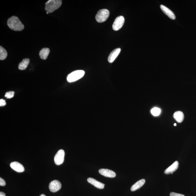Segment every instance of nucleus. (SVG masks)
<instances>
[{"label": "nucleus", "instance_id": "6ab92c4d", "mask_svg": "<svg viewBox=\"0 0 196 196\" xmlns=\"http://www.w3.org/2000/svg\"><path fill=\"white\" fill-rule=\"evenodd\" d=\"M161 112V109L160 108L156 107L152 109L151 111V112L152 115L155 116L159 115Z\"/></svg>", "mask_w": 196, "mask_h": 196}, {"label": "nucleus", "instance_id": "f03ea898", "mask_svg": "<svg viewBox=\"0 0 196 196\" xmlns=\"http://www.w3.org/2000/svg\"><path fill=\"white\" fill-rule=\"evenodd\" d=\"M62 4L61 0H49L45 4V10L48 13L52 12L59 9Z\"/></svg>", "mask_w": 196, "mask_h": 196}, {"label": "nucleus", "instance_id": "9b49d317", "mask_svg": "<svg viewBox=\"0 0 196 196\" xmlns=\"http://www.w3.org/2000/svg\"><path fill=\"white\" fill-rule=\"evenodd\" d=\"M121 48H117L113 50L111 52L108 58V62L110 63H112L120 52Z\"/></svg>", "mask_w": 196, "mask_h": 196}, {"label": "nucleus", "instance_id": "423d86ee", "mask_svg": "<svg viewBox=\"0 0 196 196\" xmlns=\"http://www.w3.org/2000/svg\"><path fill=\"white\" fill-rule=\"evenodd\" d=\"M65 152L62 149L60 150L55 155L54 162L56 165H60L62 164L64 161Z\"/></svg>", "mask_w": 196, "mask_h": 196}, {"label": "nucleus", "instance_id": "20e7f679", "mask_svg": "<svg viewBox=\"0 0 196 196\" xmlns=\"http://www.w3.org/2000/svg\"><path fill=\"white\" fill-rule=\"evenodd\" d=\"M109 11L108 9H103L98 11L95 16V19L98 23H103L105 22L109 17Z\"/></svg>", "mask_w": 196, "mask_h": 196}, {"label": "nucleus", "instance_id": "f257e3e1", "mask_svg": "<svg viewBox=\"0 0 196 196\" xmlns=\"http://www.w3.org/2000/svg\"><path fill=\"white\" fill-rule=\"evenodd\" d=\"M8 27L15 31H21L23 30L24 26L19 18L16 16H12L9 18L7 23Z\"/></svg>", "mask_w": 196, "mask_h": 196}, {"label": "nucleus", "instance_id": "b1692460", "mask_svg": "<svg viewBox=\"0 0 196 196\" xmlns=\"http://www.w3.org/2000/svg\"><path fill=\"white\" fill-rule=\"evenodd\" d=\"M0 196H6V194L3 192H0Z\"/></svg>", "mask_w": 196, "mask_h": 196}, {"label": "nucleus", "instance_id": "bb28decb", "mask_svg": "<svg viewBox=\"0 0 196 196\" xmlns=\"http://www.w3.org/2000/svg\"><path fill=\"white\" fill-rule=\"evenodd\" d=\"M47 14H48V12H47Z\"/></svg>", "mask_w": 196, "mask_h": 196}, {"label": "nucleus", "instance_id": "0eeeda50", "mask_svg": "<svg viewBox=\"0 0 196 196\" xmlns=\"http://www.w3.org/2000/svg\"><path fill=\"white\" fill-rule=\"evenodd\" d=\"M61 187V184L59 181L55 180L50 182L49 188L50 191L55 192L60 190Z\"/></svg>", "mask_w": 196, "mask_h": 196}, {"label": "nucleus", "instance_id": "5701e85b", "mask_svg": "<svg viewBox=\"0 0 196 196\" xmlns=\"http://www.w3.org/2000/svg\"><path fill=\"white\" fill-rule=\"evenodd\" d=\"M6 104V103L5 100H4L3 99H1L0 100V106H5Z\"/></svg>", "mask_w": 196, "mask_h": 196}, {"label": "nucleus", "instance_id": "aec40b11", "mask_svg": "<svg viewBox=\"0 0 196 196\" xmlns=\"http://www.w3.org/2000/svg\"><path fill=\"white\" fill-rule=\"evenodd\" d=\"M15 92L13 91H10L6 92L5 95V97L7 98H12L14 96Z\"/></svg>", "mask_w": 196, "mask_h": 196}, {"label": "nucleus", "instance_id": "2eb2a0df", "mask_svg": "<svg viewBox=\"0 0 196 196\" xmlns=\"http://www.w3.org/2000/svg\"><path fill=\"white\" fill-rule=\"evenodd\" d=\"M50 52V50L49 48H43L40 51L39 55L40 58L42 59L45 60L47 58Z\"/></svg>", "mask_w": 196, "mask_h": 196}, {"label": "nucleus", "instance_id": "f3484780", "mask_svg": "<svg viewBox=\"0 0 196 196\" xmlns=\"http://www.w3.org/2000/svg\"><path fill=\"white\" fill-rule=\"evenodd\" d=\"M30 62V60L28 58L24 59L23 61L19 63L18 66V68L20 70H25L28 67L29 63Z\"/></svg>", "mask_w": 196, "mask_h": 196}, {"label": "nucleus", "instance_id": "1a4fd4ad", "mask_svg": "<svg viewBox=\"0 0 196 196\" xmlns=\"http://www.w3.org/2000/svg\"><path fill=\"white\" fill-rule=\"evenodd\" d=\"M10 166L12 169L17 172H23L25 170L23 165L18 162H12L10 163Z\"/></svg>", "mask_w": 196, "mask_h": 196}, {"label": "nucleus", "instance_id": "f8f14e48", "mask_svg": "<svg viewBox=\"0 0 196 196\" xmlns=\"http://www.w3.org/2000/svg\"><path fill=\"white\" fill-rule=\"evenodd\" d=\"M87 181L98 189H103L104 188L105 184L96 180V179L92 178H89L87 179Z\"/></svg>", "mask_w": 196, "mask_h": 196}, {"label": "nucleus", "instance_id": "393cba45", "mask_svg": "<svg viewBox=\"0 0 196 196\" xmlns=\"http://www.w3.org/2000/svg\"><path fill=\"white\" fill-rule=\"evenodd\" d=\"M40 196H46V195H45L44 194H41V195H40Z\"/></svg>", "mask_w": 196, "mask_h": 196}, {"label": "nucleus", "instance_id": "6e6552de", "mask_svg": "<svg viewBox=\"0 0 196 196\" xmlns=\"http://www.w3.org/2000/svg\"><path fill=\"white\" fill-rule=\"evenodd\" d=\"M99 173L101 175L108 178H114L116 176V173L109 169L101 168L99 170Z\"/></svg>", "mask_w": 196, "mask_h": 196}, {"label": "nucleus", "instance_id": "9d476101", "mask_svg": "<svg viewBox=\"0 0 196 196\" xmlns=\"http://www.w3.org/2000/svg\"><path fill=\"white\" fill-rule=\"evenodd\" d=\"M160 7L162 11H163V13L166 15L167 16L172 20H174L176 19V16L174 14L172 11H171L170 9H168V7H166L163 5H161L160 6Z\"/></svg>", "mask_w": 196, "mask_h": 196}, {"label": "nucleus", "instance_id": "412c9836", "mask_svg": "<svg viewBox=\"0 0 196 196\" xmlns=\"http://www.w3.org/2000/svg\"><path fill=\"white\" fill-rule=\"evenodd\" d=\"M6 182L4 179L0 178V186H5L6 185Z\"/></svg>", "mask_w": 196, "mask_h": 196}, {"label": "nucleus", "instance_id": "4be33fe9", "mask_svg": "<svg viewBox=\"0 0 196 196\" xmlns=\"http://www.w3.org/2000/svg\"><path fill=\"white\" fill-rule=\"evenodd\" d=\"M170 196H185L183 194L176 193L174 192H171L170 194Z\"/></svg>", "mask_w": 196, "mask_h": 196}, {"label": "nucleus", "instance_id": "39448f33", "mask_svg": "<svg viewBox=\"0 0 196 196\" xmlns=\"http://www.w3.org/2000/svg\"><path fill=\"white\" fill-rule=\"evenodd\" d=\"M125 22V18L122 16H120L116 18L112 26L113 30L117 31L123 26Z\"/></svg>", "mask_w": 196, "mask_h": 196}, {"label": "nucleus", "instance_id": "7ed1b4c3", "mask_svg": "<svg viewBox=\"0 0 196 196\" xmlns=\"http://www.w3.org/2000/svg\"><path fill=\"white\" fill-rule=\"evenodd\" d=\"M84 74L85 72L83 70L74 71L68 75L67 80L69 82H76L83 77Z\"/></svg>", "mask_w": 196, "mask_h": 196}, {"label": "nucleus", "instance_id": "4468645a", "mask_svg": "<svg viewBox=\"0 0 196 196\" xmlns=\"http://www.w3.org/2000/svg\"><path fill=\"white\" fill-rule=\"evenodd\" d=\"M145 180L144 179L140 180L134 184L131 188V191L132 192H134L136 190L140 189L141 187L143 186L145 184Z\"/></svg>", "mask_w": 196, "mask_h": 196}, {"label": "nucleus", "instance_id": "a211bd4d", "mask_svg": "<svg viewBox=\"0 0 196 196\" xmlns=\"http://www.w3.org/2000/svg\"><path fill=\"white\" fill-rule=\"evenodd\" d=\"M7 56V53L6 50L2 47H0V60H3L5 59Z\"/></svg>", "mask_w": 196, "mask_h": 196}, {"label": "nucleus", "instance_id": "dca6fc26", "mask_svg": "<svg viewBox=\"0 0 196 196\" xmlns=\"http://www.w3.org/2000/svg\"><path fill=\"white\" fill-rule=\"evenodd\" d=\"M173 117L177 122L179 123L182 122L184 119V114L181 111H176L173 115Z\"/></svg>", "mask_w": 196, "mask_h": 196}, {"label": "nucleus", "instance_id": "a878e982", "mask_svg": "<svg viewBox=\"0 0 196 196\" xmlns=\"http://www.w3.org/2000/svg\"><path fill=\"white\" fill-rule=\"evenodd\" d=\"M174 126H176V123H175V124H174Z\"/></svg>", "mask_w": 196, "mask_h": 196}, {"label": "nucleus", "instance_id": "ddd939ff", "mask_svg": "<svg viewBox=\"0 0 196 196\" xmlns=\"http://www.w3.org/2000/svg\"><path fill=\"white\" fill-rule=\"evenodd\" d=\"M179 163L177 161H176L171 165L170 166L168 167L165 170L164 173L165 174H168L173 173L175 171L179 168Z\"/></svg>", "mask_w": 196, "mask_h": 196}]
</instances>
